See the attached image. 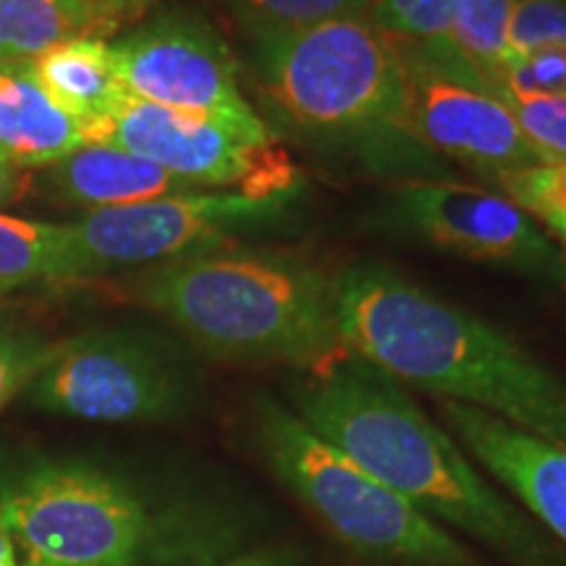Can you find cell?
Wrapping results in <instances>:
<instances>
[{
    "label": "cell",
    "instance_id": "obj_1",
    "mask_svg": "<svg viewBox=\"0 0 566 566\" xmlns=\"http://www.w3.org/2000/svg\"><path fill=\"white\" fill-rule=\"evenodd\" d=\"M336 315L346 349L399 384L566 446V380L483 317L378 263L336 275Z\"/></svg>",
    "mask_w": 566,
    "mask_h": 566
},
{
    "label": "cell",
    "instance_id": "obj_2",
    "mask_svg": "<svg viewBox=\"0 0 566 566\" xmlns=\"http://www.w3.org/2000/svg\"><path fill=\"white\" fill-rule=\"evenodd\" d=\"M286 394L289 409L313 433L438 525L475 537L520 566L554 564L546 541L394 375L346 352L323 370L296 373Z\"/></svg>",
    "mask_w": 566,
    "mask_h": 566
},
{
    "label": "cell",
    "instance_id": "obj_3",
    "mask_svg": "<svg viewBox=\"0 0 566 566\" xmlns=\"http://www.w3.org/2000/svg\"><path fill=\"white\" fill-rule=\"evenodd\" d=\"M132 294L221 363L313 373L349 352L336 275L294 252L218 247L147 268Z\"/></svg>",
    "mask_w": 566,
    "mask_h": 566
},
{
    "label": "cell",
    "instance_id": "obj_4",
    "mask_svg": "<svg viewBox=\"0 0 566 566\" xmlns=\"http://www.w3.org/2000/svg\"><path fill=\"white\" fill-rule=\"evenodd\" d=\"M254 441L273 478L346 548L409 566H472L443 525L323 441L275 399L254 405Z\"/></svg>",
    "mask_w": 566,
    "mask_h": 566
},
{
    "label": "cell",
    "instance_id": "obj_5",
    "mask_svg": "<svg viewBox=\"0 0 566 566\" xmlns=\"http://www.w3.org/2000/svg\"><path fill=\"white\" fill-rule=\"evenodd\" d=\"M263 101L283 126L317 134L405 132L407 74L367 17L331 19L254 42Z\"/></svg>",
    "mask_w": 566,
    "mask_h": 566
},
{
    "label": "cell",
    "instance_id": "obj_6",
    "mask_svg": "<svg viewBox=\"0 0 566 566\" xmlns=\"http://www.w3.org/2000/svg\"><path fill=\"white\" fill-rule=\"evenodd\" d=\"M19 566H142L155 516L124 480L84 462L27 464L0 480Z\"/></svg>",
    "mask_w": 566,
    "mask_h": 566
},
{
    "label": "cell",
    "instance_id": "obj_7",
    "mask_svg": "<svg viewBox=\"0 0 566 566\" xmlns=\"http://www.w3.org/2000/svg\"><path fill=\"white\" fill-rule=\"evenodd\" d=\"M294 197L244 192H192L160 200L90 210L66 226L55 281L95 279L134 265L218 250L231 233L275 218Z\"/></svg>",
    "mask_w": 566,
    "mask_h": 566
},
{
    "label": "cell",
    "instance_id": "obj_8",
    "mask_svg": "<svg viewBox=\"0 0 566 566\" xmlns=\"http://www.w3.org/2000/svg\"><path fill=\"white\" fill-rule=\"evenodd\" d=\"M111 53L124 90L137 101L208 118L250 145H279L239 87L229 42L200 13H155L111 40Z\"/></svg>",
    "mask_w": 566,
    "mask_h": 566
},
{
    "label": "cell",
    "instance_id": "obj_9",
    "mask_svg": "<svg viewBox=\"0 0 566 566\" xmlns=\"http://www.w3.org/2000/svg\"><path fill=\"white\" fill-rule=\"evenodd\" d=\"M24 399L40 412L90 422H163L189 405L184 373L126 331H87L51 344Z\"/></svg>",
    "mask_w": 566,
    "mask_h": 566
},
{
    "label": "cell",
    "instance_id": "obj_10",
    "mask_svg": "<svg viewBox=\"0 0 566 566\" xmlns=\"http://www.w3.org/2000/svg\"><path fill=\"white\" fill-rule=\"evenodd\" d=\"M396 48L407 74L405 134L491 179L543 163L504 101L457 55L407 42Z\"/></svg>",
    "mask_w": 566,
    "mask_h": 566
},
{
    "label": "cell",
    "instance_id": "obj_11",
    "mask_svg": "<svg viewBox=\"0 0 566 566\" xmlns=\"http://www.w3.org/2000/svg\"><path fill=\"white\" fill-rule=\"evenodd\" d=\"M103 145L158 163L200 192L296 197L300 171L275 147H258L223 126L129 97L111 116Z\"/></svg>",
    "mask_w": 566,
    "mask_h": 566
},
{
    "label": "cell",
    "instance_id": "obj_12",
    "mask_svg": "<svg viewBox=\"0 0 566 566\" xmlns=\"http://www.w3.org/2000/svg\"><path fill=\"white\" fill-rule=\"evenodd\" d=\"M396 202L405 221L443 250L527 273H566L562 252L506 195L457 181H409Z\"/></svg>",
    "mask_w": 566,
    "mask_h": 566
},
{
    "label": "cell",
    "instance_id": "obj_13",
    "mask_svg": "<svg viewBox=\"0 0 566 566\" xmlns=\"http://www.w3.org/2000/svg\"><path fill=\"white\" fill-rule=\"evenodd\" d=\"M438 412L467 454L566 543V446L543 441L459 401L443 399Z\"/></svg>",
    "mask_w": 566,
    "mask_h": 566
},
{
    "label": "cell",
    "instance_id": "obj_14",
    "mask_svg": "<svg viewBox=\"0 0 566 566\" xmlns=\"http://www.w3.org/2000/svg\"><path fill=\"white\" fill-rule=\"evenodd\" d=\"M87 145H101V132L61 108L32 63H0V160L19 171L51 168Z\"/></svg>",
    "mask_w": 566,
    "mask_h": 566
},
{
    "label": "cell",
    "instance_id": "obj_15",
    "mask_svg": "<svg viewBox=\"0 0 566 566\" xmlns=\"http://www.w3.org/2000/svg\"><path fill=\"white\" fill-rule=\"evenodd\" d=\"M45 181L61 202L84 212L200 192L158 163L113 145H87L71 153L48 168Z\"/></svg>",
    "mask_w": 566,
    "mask_h": 566
},
{
    "label": "cell",
    "instance_id": "obj_16",
    "mask_svg": "<svg viewBox=\"0 0 566 566\" xmlns=\"http://www.w3.org/2000/svg\"><path fill=\"white\" fill-rule=\"evenodd\" d=\"M132 19L113 0H0V63H32L71 40H111Z\"/></svg>",
    "mask_w": 566,
    "mask_h": 566
},
{
    "label": "cell",
    "instance_id": "obj_17",
    "mask_svg": "<svg viewBox=\"0 0 566 566\" xmlns=\"http://www.w3.org/2000/svg\"><path fill=\"white\" fill-rule=\"evenodd\" d=\"M32 71L61 108L101 132V145L111 116L132 97L118 80L111 40L63 42L34 59Z\"/></svg>",
    "mask_w": 566,
    "mask_h": 566
},
{
    "label": "cell",
    "instance_id": "obj_18",
    "mask_svg": "<svg viewBox=\"0 0 566 566\" xmlns=\"http://www.w3.org/2000/svg\"><path fill=\"white\" fill-rule=\"evenodd\" d=\"M516 0H457L446 51L495 90L509 61V27Z\"/></svg>",
    "mask_w": 566,
    "mask_h": 566
},
{
    "label": "cell",
    "instance_id": "obj_19",
    "mask_svg": "<svg viewBox=\"0 0 566 566\" xmlns=\"http://www.w3.org/2000/svg\"><path fill=\"white\" fill-rule=\"evenodd\" d=\"M66 226L0 212V296L34 281H55Z\"/></svg>",
    "mask_w": 566,
    "mask_h": 566
},
{
    "label": "cell",
    "instance_id": "obj_20",
    "mask_svg": "<svg viewBox=\"0 0 566 566\" xmlns=\"http://www.w3.org/2000/svg\"><path fill=\"white\" fill-rule=\"evenodd\" d=\"M252 42L307 30L331 19L367 17L373 0H221Z\"/></svg>",
    "mask_w": 566,
    "mask_h": 566
},
{
    "label": "cell",
    "instance_id": "obj_21",
    "mask_svg": "<svg viewBox=\"0 0 566 566\" xmlns=\"http://www.w3.org/2000/svg\"><path fill=\"white\" fill-rule=\"evenodd\" d=\"M501 195L543 223L566 247V163H537L495 176Z\"/></svg>",
    "mask_w": 566,
    "mask_h": 566
},
{
    "label": "cell",
    "instance_id": "obj_22",
    "mask_svg": "<svg viewBox=\"0 0 566 566\" xmlns=\"http://www.w3.org/2000/svg\"><path fill=\"white\" fill-rule=\"evenodd\" d=\"M454 11L457 0H373L367 19L396 42L446 48Z\"/></svg>",
    "mask_w": 566,
    "mask_h": 566
},
{
    "label": "cell",
    "instance_id": "obj_23",
    "mask_svg": "<svg viewBox=\"0 0 566 566\" xmlns=\"http://www.w3.org/2000/svg\"><path fill=\"white\" fill-rule=\"evenodd\" d=\"M543 163H566V97L495 90Z\"/></svg>",
    "mask_w": 566,
    "mask_h": 566
},
{
    "label": "cell",
    "instance_id": "obj_24",
    "mask_svg": "<svg viewBox=\"0 0 566 566\" xmlns=\"http://www.w3.org/2000/svg\"><path fill=\"white\" fill-rule=\"evenodd\" d=\"M51 342L32 331L0 323V412L24 396L27 386L45 363Z\"/></svg>",
    "mask_w": 566,
    "mask_h": 566
},
{
    "label": "cell",
    "instance_id": "obj_25",
    "mask_svg": "<svg viewBox=\"0 0 566 566\" xmlns=\"http://www.w3.org/2000/svg\"><path fill=\"white\" fill-rule=\"evenodd\" d=\"M495 90L514 92V95L566 97V48L551 45L522 55H509Z\"/></svg>",
    "mask_w": 566,
    "mask_h": 566
},
{
    "label": "cell",
    "instance_id": "obj_26",
    "mask_svg": "<svg viewBox=\"0 0 566 566\" xmlns=\"http://www.w3.org/2000/svg\"><path fill=\"white\" fill-rule=\"evenodd\" d=\"M551 45L566 48V0H516L509 27V55Z\"/></svg>",
    "mask_w": 566,
    "mask_h": 566
},
{
    "label": "cell",
    "instance_id": "obj_27",
    "mask_svg": "<svg viewBox=\"0 0 566 566\" xmlns=\"http://www.w3.org/2000/svg\"><path fill=\"white\" fill-rule=\"evenodd\" d=\"M216 566H300L296 558L289 551L279 548H265V551H252V554L229 558V562L216 564Z\"/></svg>",
    "mask_w": 566,
    "mask_h": 566
},
{
    "label": "cell",
    "instance_id": "obj_28",
    "mask_svg": "<svg viewBox=\"0 0 566 566\" xmlns=\"http://www.w3.org/2000/svg\"><path fill=\"white\" fill-rule=\"evenodd\" d=\"M21 187H24V171H19V168L0 160V208H6V205L17 200Z\"/></svg>",
    "mask_w": 566,
    "mask_h": 566
},
{
    "label": "cell",
    "instance_id": "obj_29",
    "mask_svg": "<svg viewBox=\"0 0 566 566\" xmlns=\"http://www.w3.org/2000/svg\"><path fill=\"white\" fill-rule=\"evenodd\" d=\"M0 566H19L17 546H13V535L9 522H6L3 506H0Z\"/></svg>",
    "mask_w": 566,
    "mask_h": 566
},
{
    "label": "cell",
    "instance_id": "obj_30",
    "mask_svg": "<svg viewBox=\"0 0 566 566\" xmlns=\"http://www.w3.org/2000/svg\"><path fill=\"white\" fill-rule=\"evenodd\" d=\"M113 3H118V6H122V9H126V11L132 13L134 19H137V17H142V13H145L147 9H150L155 0H113Z\"/></svg>",
    "mask_w": 566,
    "mask_h": 566
}]
</instances>
